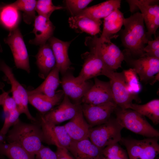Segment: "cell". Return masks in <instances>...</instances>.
Returning <instances> with one entry per match:
<instances>
[{
    "mask_svg": "<svg viewBox=\"0 0 159 159\" xmlns=\"http://www.w3.org/2000/svg\"><path fill=\"white\" fill-rule=\"evenodd\" d=\"M124 29L120 30V36L123 51L132 57L138 58L144 56V49L148 41L142 14L137 12L129 17L125 18Z\"/></svg>",
    "mask_w": 159,
    "mask_h": 159,
    "instance_id": "6da1fadb",
    "label": "cell"
},
{
    "mask_svg": "<svg viewBox=\"0 0 159 159\" xmlns=\"http://www.w3.org/2000/svg\"><path fill=\"white\" fill-rule=\"evenodd\" d=\"M7 133L6 140L8 143L19 144L34 156L43 145L42 130L37 120L36 122L30 123L19 120Z\"/></svg>",
    "mask_w": 159,
    "mask_h": 159,
    "instance_id": "7a4b0ae2",
    "label": "cell"
},
{
    "mask_svg": "<svg viewBox=\"0 0 159 159\" xmlns=\"http://www.w3.org/2000/svg\"><path fill=\"white\" fill-rule=\"evenodd\" d=\"M114 112L117 120L123 128L147 138L159 137V131L144 116L136 111L129 109H122L117 107Z\"/></svg>",
    "mask_w": 159,
    "mask_h": 159,
    "instance_id": "3957f363",
    "label": "cell"
},
{
    "mask_svg": "<svg viewBox=\"0 0 159 159\" xmlns=\"http://www.w3.org/2000/svg\"><path fill=\"white\" fill-rule=\"evenodd\" d=\"M123 128L116 118L110 117L105 123L90 127L88 138L96 146L103 149L109 145L119 142Z\"/></svg>",
    "mask_w": 159,
    "mask_h": 159,
    "instance_id": "277c9868",
    "label": "cell"
},
{
    "mask_svg": "<svg viewBox=\"0 0 159 159\" xmlns=\"http://www.w3.org/2000/svg\"><path fill=\"white\" fill-rule=\"evenodd\" d=\"M158 138L141 140L122 138L119 141L126 148L129 159H155L159 153Z\"/></svg>",
    "mask_w": 159,
    "mask_h": 159,
    "instance_id": "5b68a950",
    "label": "cell"
},
{
    "mask_svg": "<svg viewBox=\"0 0 159 159\" xmlns=\"http://www.w3.org/2000/svg\"><path fill=\"white\" fill-rule=\"evenodd\" d=\"M85 44L87 46L93 47L105 64L111 69L115 71L121 67L124 56L122 51L114 43L101 42L95 35L87 37Z\"/></svg>",
    "mask_w": 159,
    "mask_h": 159,
    "instance_id": "8992f818",
    "label": "cell"
},
{
    "mask_svg": "<svg viewBox=\"0 0 159 159\" xmlns=\"http://www.w3.org/2000/svg\"><path fill=\"white\" fill-rule=\"evenodd\" d=\"M88 47L90 52L82 54V58L84 61L82 67L79 75L74 77L75 81L80 83L98 76H106L111 70L105 64L93 47Z\"/></svg>",
    "mask_w": 159,
    "mask_h": 159,
    "instance_id": "52a82bcc",
    "label": "cell"
},
{
    "mask_svg": "<svg viewBox=\"0 0 159 159\" xmlns=\"http://www.w3.org/2000/svg\"><path fill=\"white\" fill-rule=\"evenodd\" d=\"M0 70L4 73L11 84L12 97L15 100L20 114H25L32 122H36L37 119L32 116L28 109L27 91L16 78L11 68L3 61H0Z\"/></svg>",
    "mask_w": 159,
    "mask_h": 159,
    "instance_id": "ba28073f",
    "label": "cell"
},
{
    "mask_svg": "<svg viewBox=\"0 0 159 159\" xmlns=\"http://www.w3.org/2000/svg\"><path fill=\"white\" fill-rule=\"evenodd\" d=\"M124 60L134 69L139 76L141 81L148 83L153 80L159 73V59L144 56L138 58L132 57L129 54L122 51Z\"/></svg>",
    "mask_w": 159,
    "mask_h": 159,
    "instance_id": "9c48e42d",
    "label": "cell"
},
{
    "mask_svg": "<svg viewBox=\"0 0 159 159\" xmlns=\"http://www.w3.org/2000/svg\"><path fill=\"white\" fill-rule=\"evenodd\" d=\"M110 80L114 102L122 109H128L133 100L139 101L136 96L130 94L127 91L122 72L109 71L106 76Z\"/></svg>",
    "mask_w": 159,
    "mask_h": 159,
    "instance_id": "30bf717a",
    "label": "cell"
},
{
    "mask_svg": "<svg viewBox=\"0 0 159 159\" xmlns=\"http://www.w3.org/2000/svg\"><path fill=\"white\" fill-rule=\"evenodd\" d=\"M4 42L10 47L17 68L30 72L29 57L23 36L17 27L11 31Z\"/></svg>",
    "mask_w": 159,
    "mask_h": 159,
    "instance_id": "8fae6325",
    "label": "cell"
},
{
    "mask_svg": "<svg viewBox=\"0 0 159 159\" xmlns=\"http://www.w3.org/2000/svg\"><path fill=\"white\" fill-rule=\"evenodd\" d=\"M37 120L41 128L43 142L54 145L57 148L67 149L72 140L64 125H57L49 123L45 120L41 115Z\"/></svg>",
    "mask_w": 159,
    "mask_h": 159,
    "instance_id": "7c38bea8",
    "label": "cell"
},
{
    "mask_svg": "<svg viewBox=\"0 0 159 159\" xmlns=\"http://www.w3.org/2000/svg\"><path fill=\"white\" fill-rule=\"evenodd\" d=\"M137 6L142 15L148 30L146 33L147 39L152 41V36H155L156 30L159 26V6L158 0H132Z\"/></svg>",
    "mask_w": 159,
    "mask_h": 159,
    "instance_id": "4fadbf2b",
    "label": "cell"
},
{
    "mask_svg": "<svg viewBox=\"0 0 159 159\" xmlns=\"http://www.w3.org/2000/svg\"><path fill=\"white\" fill-rule=\"evenodd\" d=\"M117 107L114 102L97 105L81 104L84 116L90 127L107 122Z\"/></svg>",
    "mask_w": 159,
    "mask_h": 159,
    "instance_id": "5bb4252c",
    "label": "cell"
},
{
    "mask_svg": "<svg viewBox=\"0 0 159 159\" xmlns=\"http://www.w3.org/2000/svg\"><path fill=\"white\" fill-rule=\"evenodd\" d=\"M72 70L71 68L62 76L60 83L64 94L72 100L73 103L81 104L82 98L94 84L90 80L81 83L77 82Z\"/></svg>",
    "mask_w": 159,
    "mask_h": 159,
    "instance_id": "9a60e30c",
    "label": "cell"
},
{
    "mask_svg": "<svg viewBox=\"0 0 159 159\" xmlns=\"http://www.w3.org/2000/svg\"><path fill=\"white\" fill-rule=\"evenodd\" d=\"M81 107V104L73 103L64 95L61 103L49 111L41 115L47 122L57 125L70 120L76 114Z\"/></svg>",
    "mask_w": 159,
    "mask_h": 159,
    "instance_id": "2e32d148",
    "label": "cell"
},
{
    "mask_svg": "<svg viewBox=\"0 0 159 159\" xmlns=\"http://www.w3.org/2000/svg\"><path fill=\"white\" fill-rule=\"evenodd\" d=\"M109 102H114L109 81L95 77L94 83L82 98L81 104L97 105Z\"/></svg>",
    "mask_w": 159,
    "mask_h": 159,
    "instance_id": "e0dca14e",
    "label": "cell"
},
{
    "mask_svg": "<svg viewBox=\"0 0 159 159\" xmlns=\"http://www.w3.org/2000/svg\"><path fill=\"white\" fill-rule=\"evenodd\" d=\"M65 42L52 37L48 40L56 59V66L62 76L70 69L71 62L68 54V49L72 41Z\"/></svg>",
    "mask_w": 159,
    "mask_h": 159,
    "instance_id": "ac0fdd59",
    "label": "cell"
},
{
    "mask_svg": "<svg viewBox=\"0 0 159 159\" xmlns=\"http://www.w3.org/2000/svg\"><path fill=\"white\" fill-rule=\"evenodd\" d=\"M102 149L94 144L89 138L72 141L67 149L75 159H96L102 154Z\"/></svg>",
    "mask_w": 159,
    "mask_h": 159,
    "instance_id": "d6986e66",
    "label": "cell"
},
{
    "mask_svg": "<svg viewBox=\"0 0 159 159\" xmlns=\"http://www.w3.org/2000/svg\"><path fill=\"white\" fill-rule=\"evenodd\" d=\"M64 125L72 141L88 138L90 127L84 116L81 107L76 115Z\"/></svg>",
    "mask_w": 159,
    "mask_h": 159,
    "instance_id": "ffe728a7",
    "label": "cell"
},
{
    "mask_svg": "<svg viewBox=\"0 0 159 159\" xmlns=\"http://www.w3.org/2000/svg\"><path fill=\"white\" fill-rule=\"evenodd\" d=\"M124 18L123 14L119 9H117L104 18L103 31L100 37V41L108 43L111 40L118 36L116 34L119 32L123 25Z\"/></svg>",
    "mask_w": 159,
    "mask_h": 159,
    "instance_id": "44dd1931",
    "label": "cell"
},
{
    "mask_svg": "<svg viewBox=\"0 0 159 159\" xmlns=\"http://www.w3.org/2000/svg\"><path fill=\"white\" fill-rule=\"evenodd\" d=\"M34 28L32 33L35 38L29 41L30 43L40 46L44 45L51 37L55 27L49 19L42 16H36L34 21Z\"/></svg>",
    "mask_w": 159,
    "mask_h": 159,
    "instance_id": "7402d4cb",
    "label": "cell"
},
{
    "mask_svg": "<svg viewBox=\"0 0 159 159\" xmlns=\"http://www.w3.org/2000/svg\"><path fill=\"white\" fill-rule=\"evenodd\" d=\"M29 102L41 114L46 113L59 105L63 100L64 93L62 90L56 91L53 97L35 94L28 95Z\"/></svg>",
    "mask_w": 159,
    "mask_h": 159,
    "instance_id": "603a6c76",
    "label": "cell"
},
{
    "mask_svg": "<svg viewBox=\"0 0 159 159\" xmlns=\"http://www.w3.org/2000/svg\"><path fill=\"white\" fill-rule=\"evenodd\" d=\"M35 57L39 76L45 79L56 64L55 56L49 43L40 46Z\"/></svg>",
    "mask_w": 159,
    "mask_h": 159,
    "instance_id": "cb8c5ba5",
    "label": "cell"
},
{
    "mask_svg": "<svg viewBox=\"0 0 159 159\" xmlns=\"http://www.w3.org/2000/svg\"><path fill=\"white\" fill-rule=\"evenodd\" d=\"M70 27L79 32H85L95 36L100 32L101 20H96L84 14H79L68 19Z\"/></svg>",
    "mask_w": 159,
    "mask_h": 159,
    "instance_id": "d4e9b609",
    "label": "cell"
},
{
    "mask_svg": "<svg viewBox=\"0 0 159 159\" xmlns=\"http://www.w3.org/2000/svg\"><path fill=\"white\" fill-rule=\"evenodd\" d=\"M121 1L108 0L86 8L80 14L87 15L96 20H100L120 7Z\"/></svg>",
    "mask_w": 159,
    "mask_h": 159,
    "instance_id": "484cf974",
    "label": "cell"
},
{
    "mask_svg": "<svg viewBox=\"0 0 159 159\" xmlns=\"http://www.w3.org/2000/svg\"><path fill=\"white\" fill-rule=\"evenodd\" d=\"M59 73V69L55 66L39 86L27 91L28 95L39 94L49 97L53 96L60 84Z\"/></svg>",
    "mask_w": 159,
    "mask_h": 159,
    "instance_id": "4316f807",
    "label": "cell"
},
{
    "mask_svg": "<svg viewBox=\"0 0 159 159\" xmlns=\"http://www.w3.org/2000/svg\"><path fill=\"white\" fill-rule=\"evenodd\" d=\"M20 18L19 11L11 4L1 6L0 24L10 31L18 27Z\"/></svg>",
    "mask_w": 159,
    "mask_h": 159,
    "instance_id": "83f0119b",
    "label": "cell"
},
{
    "mask_svg": "<svg viewBox=\"0 0 159 159\" xmlns=\"http://www.w3.org/2000/svg\"><path fill=\"white\" fill-rule=\"evenodd\" d=\"M128 109L134 110L146 116L155 125L159 123V100L155 99L143 105L131 104Z\"/></svg>",
    "mask_w": 159,
    "mask_h": 159,
    "instance_id": "f1b7e54d",
    "label": "cell"
},
{
    "mask_svg": "<svg viewBox=\"0 0 159 159\" xmlns=\"http://www.w3.org/2000/svg\"><path fill=\"white\" fill-rule=\"evenodd\" d=\"M0 155L6 156L9 159H35V156L14 143H0Z\"/></svg>",
    "mask_w": 159,
    "mask_h": 159,
    "instance_id": "f546056e",
    "label": "cell"
},
{
    "mask_svg": "<svg viewBox=\"0 0 159 159\" xmlns=\"http://www.w3.org/2000/svg\"><path fill=\"white\" fill-rule=\"evenodd\" d=\"M37 1L35 0H18L11 4L17 10L23 12L24 21L29 24L34 21Z\"/></svg>",
    "mask_w": 159,
    "mask_h": 159,
    "instance_id": "4dcf8cb0",
    "label": "cell"
},
{
    "mask_svg": "<svg viewBox=\"0 0 159 159\" xmlns=\"http://www.w3.org/2000/svg\"><path fill=\"white\" fill-rule=\"evenodd\" d=\"M128 92L131 95L136 96L141 90V86L137 74L135 70L130 68L122 72Z\"/></svg>",
    "mask_w": 159,
    "mask_h": 159,
    "instance_id": "1f68e13d",
    "label": "cell"
},
{
    "mask_svg": "<svg viewBox=\"0 0 159 159\" xmlns=\"http://www.w3.org/2000/svg\"><path fill=\"white\" fill-rule=\"evenodd\" d=\"M102 154L107 159H129L127 152L118 143L105 147L102 150Z\"/></svg>",
    "mask_w": 159,
    "mask_h": 159,
    "instance_id": "d6a6232c",
    "label": "cell"
},
{
    "mask_svg": "<svg viewBox=\"0 0 159 159\" xmlns=\"http://www.w3.org/2000/svg\"><path fill=\"white\" fill-rule=\"evenodd\" d=\"M64 8V7L62 6L54 5L52 0H39L37 1L36 11L38 15L49 19L50 16L54 11Z\"/></svg>",
    "mask_w": 159,
    "mask_h": 159,
    "instance_id": "836d02e7",
    "label": "cell"
},
{
    "mask_svg": "<svg viewBox=\"0 0 159 159\" xmlns=\"http://www.w3.org/2000/svg\"><path fill=\"white\" fill-rule=\"evenodd\" d=\"M93 0H66L65 1L66 7L70 12L71 16H76L86 8Z\"/></svg>",
    "mask_w": 159,
    "mask_h": 159,
    "instance_id": "e575fe53",
    "label": "cell"
},
{
    "mask_svg": "<svg viewBox=\"0 0 159 159\" xmlns=\"http://www.w3.org/2000/svg\"><path fill=\"white\" fill-rule=\"evenodd\" d=\"M5 118L3 126L0 130L1 134L6 135L9 128L13 126L19 120V117L21 114L17 108L5 113Z\"/></svg>",
    "mask_w": 159,
    "mask_h": 159,
    "instance_id": "d590c367",
    "label": "cell"
},
{
    "mask_svg": "<svg viewBox=\"0 0 159 159\" xmlns=\"http://www.w3.org/2000/svg\"><path fill=\"white\" fill-rule=\"evenodd\" d=\"M147 44L144 49V56L159 59V35L156 36L154 40L148 41Z\"/></svg>",
    "mask_w": 159,
    "mask_h": 159,
    "instance_id": "8d00e7d4",
    "label": "cell"
},
{
    "mask_svg": "<svg viewBox=\"0 0 159 159\" xmlns=\"http://www.w3.org/2000/svg\"><path fill=\"white\" fill-rule=\"evenodd\" d=\"M35 155L36 159H57L56 153L43 145Z\"/></svg>",
    "mask_w": 159,
    "mask_h": 159,
    "instance_id": "74e56055",
    "label": "cell"
},
{
    "mask_svg": "<svg viewBox=\"0 0 159 159\" xmlns=\"http://www.w3.org/2000/svg\"><path fill=\"white\" fill-rule=\"evenodd\" d=\"M2 106L5 114L17 108L16 103L14 99L9 95L6 98Z\"/></svg>",
    "mask_w": 159,
    "mask_h": 159,
    "instance_id": "f35d334b",
    "label": "cell"
},
{
    "mask_svg": "<svg viewBox=\"0 0 159 159\" xmlns=\"http://www.w3.org/2000/svg\"><path fill=\"white\" fill-rule=\"evenodd\" d=\"M55 153L57 159H75L66 148H57V151Z\"/></svg>",
    "mask_w": 159,
    "mask_h": 159,
    "instance_id": "ab89813d",
    "label": "cell"
},
{
    "mask_svg": "<svg viewBox=\"0 0 159 159\" xmlns=\"http://www.w3.org/2000/svg\"><path fill=\"white\" fill-rule=\"evenodd\" d=\"M128 3L130 7V10L131 12H134L136 10L139 9L137 6L132 1V0H126Z\"/></svg>",
    "mask_w": 159,
    "mask_h": 159,
    "instance_id": "60d3db41",
    "label": "cell"
},
{
    "mask_svg": "<svg viewBox=\"0 0 159 159\" xmlns=\"http://www.w3.org/2000/svg\"><path fill=\"white\" fill-rule=\"evenodd\" d=\"M9 92H4L0 95V105H2L5 100L9 95Z\"/></svg>",
    "mask_w": 159,
    "mask_h": 159,
    "instance_id": "b9f144b4",
    "label": "cell"
},
{
    "mask_svg": "<svg viewBox=\"0 0 159 159\" xmlns=\"http://www.w3.org/2000/svg\"><path fill=\"white\" fill-rule=\"evenodd\" d=\"M6 135H4L0 132V143H5Z\"/></svg>",
    "mask_w": 159,
    "mask_h": 159,
    "instance_id": "7bdbcfd3",
    "label": "cell"
},
{
    "mask_svg": "<svg viewBox=\"0 0 159 159\" xmlns=\"http://www.w3.org/2000/svg\"><path fill=\"white\" fill-rule=\"evenodd\" d=\"M96 159H107L104 157L102 154Z\"/></svg>",
    "mask_w": 159,
    "mask_h": 159,
    "instance_id": "ee69618b",
    "label": "cell"
},
{
    "mask_svg": "<svg viewBox=\"0 0 159 159\" xmlns=\"http://www.w3.org/2000/svg\"><path fill=\"white\" fill-rule=\"evenodd\" d=\"M0 158L1 159H5L1 155H0Z\"/></svg>",
    "mask_w": 159,
    "mask_h": 159,
    "instance_id": "f6af8a7d",
    "label": "cell"
},
{
    "mask_svg": "<svg viewBox=\"0 0 159 159\" xmlns=\"http://www.w3.org/2000/svg\"><path fill=\"white\" fill-rule=\"evenodd\" d=\"M1 6H0V10L1 8ZM0 51H1V48L0 45Z\"/></svg>",
    "mask_w": 159,
    "mask_h": 159,
    "instance_id": "bcb514c9",
    "label": "cell"
},
{
    "mask_svg": "<svg viewBox=\"0 0 159 159\" xmlns=\"http://www.w3.org/2000/svg\"></svg>",
    "mask_w": 159,
    "mask_h": 159,
    "instance_id": "7dc6e473",
    "label": "cell"
}]
</instances>
